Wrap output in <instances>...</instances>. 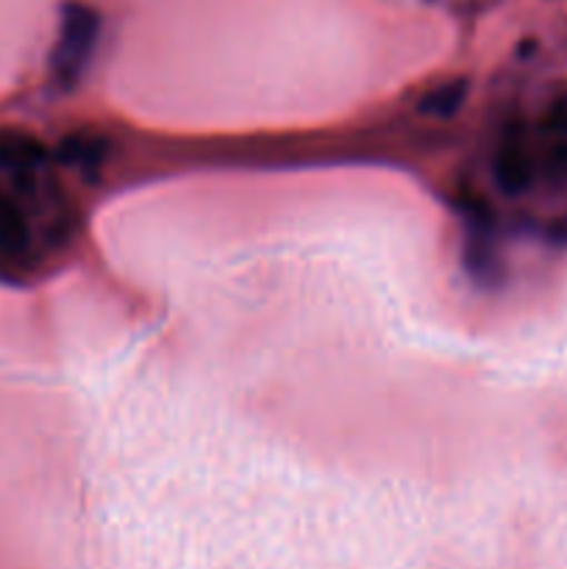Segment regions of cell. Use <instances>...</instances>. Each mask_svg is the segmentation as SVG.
I'll return each mask as SVG.
<instances>
[{"instance_id": "277c9868", "label": "cell", "mask_w": 567, "mask_h": 569, "mask_svg": "<svg viewBox=\"0 0 567 569\" xmlns=\"http://www.w3.org/2000/svg\"><path fill=\"white\" fill-rule=\"evenodd\" d=\"M28 248V226L20 209L6 194H0V250L3 253H22Z\"/></svg>"}, {"instance_id": "7a4b0ae2", "label": "cell", "mask_w": 567, "mask_h": 569, "mask_svg": "<svg viewBox=\"0 0 567 569\" xmlns=\"http://www.w3.org/2000/svg\"><path fill=\"white\" fill-rule=\"evenodd\" d=\"M44 148L28 133L0 131V167L17 178H31L42 164Z\"/></svg>"}, {"instance_id": "52a82bcc", "label": "cell", "mask_w": 567, "mask_h": 569, "mask_svg": "<svg viewBox=\"0 0 567 569\" xmlns=\"http://www.w3.org/2000/svg\"><path fill=\"white\" fill-rule=\"evenodd\" d=\"M550 122H554L556 131H567V100H556L554 109H550Z\"/></svg>"}, {"instance_id": "5b68a950", "label": "cell", "mask_w": 567, "mask_h": 569, "mask_svg": "<svg viewBox=\"0 0 567 569\" xmlns=\"http://www.w3.org/2000/svg\"><path fill=\"white\" fill-rule=\"evenodd\" d=\"M467 98V81H448L442 87H437L434 92H428L426 98L420 100V111L422 114L431 117H450L461 109Z\"/></svg>"}, {"instance_id": "6da1fadb", "label": "cell", "mask_w": 567, "mask_h": 569, "mask_svg": "<svg viewBox=\"0 0 567 569\" xmlns=\"http://www.w3.org/2000/svg\"><path fill=\"white\" fill-rule=\"evenodd\" d=\"M100 33V17L92 6L81 3V0H67L61 6V26H59V42H56L53 53H50V70H53V81L61 89H72L78 78L83 76L92 56L94 42Z\"/></svg>"}, {"instance_id": "3957f363", "label": "cell", "mask_w": 567, "mask_h": 569, "mask_svg": "<svg viewBox=\"0 0 567 569\" xmlns=\"http://www.w3.org/2000/svg\"><path fill=\"white\" fill-rule=\"evenodd\" d=\"M528 178H531V172H528V161L523 150L515 148V144H506L498 159H495V181H498V187L506 194H517L526 189Z\"/></svg>"}, {"instance_id": "8992f818", "label": "cell", "mask_w": 567, "mask_h": 569, "mask_svg": "<svg viewBox=\"0 0 567 569\" xmlns=\"http://www.w3.org/2000/svg\"><path fill=\"white\" fill-rule=\"evenodd\" d=\"M103 139L83 137V133H76V137H67L59 148V159L67 161V164L78 167H92L94 161L103 159Z\"/></svg>"}]
</instances>
